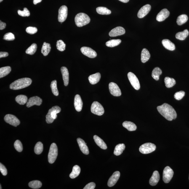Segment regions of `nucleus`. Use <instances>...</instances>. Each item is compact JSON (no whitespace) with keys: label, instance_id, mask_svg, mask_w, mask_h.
<instances>
[{"label":"nucleus","instance_id":"nucleus-1","mask_svg":"<svg viewBox=\"0 0 189 189\" xmlns=\"http://www.w3.org/2000/svg\"><path fill=\"white\" fill-rule=\"evenodd\" d=\"M159 113L168 121H172L177 117V114L174 109L171 105L165 103L157 107Z\"/></svg>","mask_w":189,"mask_h":189},{"label":"nucleus","instance_id":"nucleus-2","mask_svg":"<svg viewBox=\"0 0 189 189\" xmlns=\"http://www.w3.org/2000/svg\"><path fill=\"white\" fill-rule=\"evenodd\" d=\"M32 82L31 78H23L14 81L10 85L9 88L14 90H17L26 88L30 85Z\"/></svg>","mask_w":189,"mask_h":189},{"label":"nucleus","instance_id":"nucleus-3","mask_svg":"<svg viewBox=\"0 0 189 189\" xmlns=\"http://www.w3.org/2000/svg\"><path fill=\"white\" fill-rule=\"evenodd\" d=\"M90 21L89 16L84 13H80L76 16L75 22L77 26L81 27L88 24Z\"/></svg>","mask_w":189,"mask_h":189},{"label":"nucleus","instance_id":"nucleus-4","mask_svg":"<svg viewBox=\"0 0 189 189\" xmlns=\"http://www.w3.org/2000/svg\"><path fill=\"white\" fill-rule=\"evenodd\" d=\"M61 109L58 106L53 107L49 110L46 116V122L48 124L52 123L57 118V114L60 113Z\"/></svg>","mask_w":189,"mask_h":189},{"label":"nucleus","instance_id":"nucleus-5","mask_svg":"<svg viewBox=\"0 0 189 189\" xmlns=\"http://www.w3.org/2000/svg\"><path fill=\"white\" fill-rule=\"evenodd\" d=\"M58 155V149L57 145L53 143L51 145L48 155V161L50 164H53L56 161Z\"/></svg>","mask_w":189,"mask_h":189},{"label":"nucleus","instance_id":"nucleus-6","mask_svg":"<svg viewBox=\"0 0 189 189\" xmlns=\"http://www.w3.org/2000/svg\"><path fill=\"white\" fill-rule=\"evenodd\" d=\"M156 148V146L154 144L148 142L141 146L139 147V151L141 153L144 154H147L154 151Z\"/></svg>","mask_w":189,"mask_h":189},{"label":"nucleus","instance_id":"nucleus-7","mask_svg":"<svg viewBox=\"0 0 189 189\" xmlns=\"http://www.w3.org/2000/svg\"><path fill=\"white\" fill-rule=\"evenodd\" d=\"M91 111L94 114L101 116L105 113L103 106L99 102L97 101L93 102L91 107Z\"/></svg>","mask_w":189,"mask_h":189},{"label":"nucleus","instance_id":"nucleus-8","mask_svg":"<svg viewBox=\"0 0 189 189\" xmlns=\"http://www.w3.org/2000/svg\"><path fill=\"white\" fill-rule=\"evenodd\" d=\"M173 174V171L169 166H166L165 167L163 172V180L165 183H169L172 179Z\"/></svg>","mask_w":189,"mask_h":189},{"label":"nucleus","instance_id":"nucleus-9","mask_svg":"<svg viewBox=\"0 0 189 189\" xmlns=\"http://www.w3.org/2000/svg\"><path fill=\"white\" fill-rule=\"evenodd\" d=\"M128 76L130 82L134 88L136 90L140 89V83L136 76L133 73L130 72L128 73Z\"/></svg>","mask_w":189,"mask_h":189},{"label":"nucleus","instance_id":"nucleus-10","mask_svg":"<svg viewBox=\"0 0 189 189\" xmlns=\"http://www.w3.org/2000/svg\"><path fill=\"white\" fill-rule=\"evenodd\" d=\"M4 119L5 122L12 126L16 127L20 124V120L16 117L11 114H7L5 116Z\"/></svg>","mask_w":189,"mask_h":189},{"label":"nucleus","instance_id":"nucleus-11","mask_svg":"<svg viewBox=\"0 0 189 189\" xmlns=\"http://www.w3.org/2000/svg\"><path fill=\"white\" fill-rule=\"evenodd\" d=\"M68 15V8L66 6L63 5L60 8L59 10L58 20L61 22H65Z\"/></svg>","mask_w":189,"mask_h":189},{"label":"nucleus","instance_id":"nucleus-12","mask_svg":"<svg viewBox=\"0 0 189 189\" xmlns=\"http://www.w3.org/2000/svg\"><path fill=\"white\" fill-rule=\"evenodd\" d=\"M109 89L110 93L114 97H119L121 92L119 86L115 83L111 82L109 84Z\"/></svg>","mask_w":189,"mask_h":189},{"label":"nucleus","instance_id":"nucleus-13","mask_svg":"<svg viewBox=\"0 0 189 189\" xmlns=\"http://www.w3.org/2000/svg\"><path fill=\"white\" fill-rule=\"evenodd\" d=\"M81 51L84 55L89 58H94L97 57V53L90 48L83 47L81 48Z\"/></svg>","mask_w":189,"mask_h":189},{"label":"nucleus","instance_id":"nucleus-14","mask_svg":"<svg viewBox=\"0 0 189 189\" xmlns=\"http://www.w3.org/2000/svg\"><path fill=\"white\" fill-rule=\"evenodd\" d=\"M42 103V100L38 97H34L30 98L27 102L26 106L30 108L34 105L39 106Z\"/></svg>","mask_w":189,"mask_h":189},{"label":"nucleus","instance_id":"nucleus-15","mask_svg":"<svg viewBox=\"0 0 189 189\" xmlns=\"http://www.w3.org/2000/svg\"><path fill=\"white\" fill-rule=\"evenodd\" d=\"M126 33L125 30L121 26L117 27L112 30L109 33V35L111 37H115L121 36Z\"/></svg>","mask_w":189,"mask_h":189},{"label":"nucleus","instance_id":"nucleus-16","mask_svg":"<svg viewBox=\"0 0 189 189\" xmlns=\"http://www.w3.org/2000/svg\"><path fill=\"white\" fill-rule=\"evenodd\" d=\"M151 9V6L149 4H146L142 6L138 13V17L139 18H143L149 12Z\"/></svg>","mask_w":189,"mask_h":189},{"label":"nucleus","instance_id":"nucleus-17","mask_svg":"<svg viewBox=\"0 0 189 189\" xmlns=\"http://www.w3.org/2000/svg\"><path fill=\"white\" fill-rule=\"evenodd\" d=\"M120 176V173L119 171H116L109 179L108 185L109 187H113L115 185L119 179Z\"/></svg>","mask_w":189,"mask_h":189},{"label":"nucleus","instance_id":"nucleus-18","mask_svg":"<svg viewBox=\"0 0 189 189\" xmlns=\"http://www.w3.org/2000/svg\"><path fill=\"white\" fill-rule=\"evenodd\" d=\"M169 12L166 9H163L159 13L156 17V20L158 22H163L169 17Z\"/></svg>","mask_w":189,"mask_h":189},{"label":"nucleus","instance_id":"nucleus-19","mask_svg":"<svg viewBox=\"0 0 189 189\" xmlns=\"http://www.w3.org/2000/svg\"><path fill=\"white\" fill-rule=\"evenodd\" d=\"M78 145L82 153L85 155H88L89 153V150L86 142L84 140L80 138H78L77 139Z\"/></svg>","mask_w":189,"mask_h":189},{"label":"nucleus","instance_id":"nucleus-20","mask_svg":"<svg viewBox=\"0 0 189 189\" xmlns=\"http://www.w3.org/2000/svg\"><path fill=\"white\" fill-rule=\"evenodd\" d=\"M83 102L80 96L76 95L74 98V105L75 109L78 112L81 111L82 109Z\"/></svg>","mask_w":189,"mask_h":189},{"label":"nucleus","instance_id":"nucleus-21","mask_svg":"<svg viewBox=\"0 0 189 189\" xmlns=\"http://www.w3.org/2000/svg\"><path fill=\"white\" fill-rule=\"evenodd\" d=\"M61 73L63 77L64 85L65 86H68L69 81V74L68 69L65 67H62L61 69Z\"/></svg>","mask_w":189,"mask_h":189},{"label":"nucleus","instance_id":"nucleus-22","mask_svg":"<svg viewBox=\"0 0 189 189\" xmlns=\"http://www.w3.org/2000/svg\"><path fill=\"white\" fill-rule=\"evenodd\" d=\"M160 180V175L158 171H155L153 172V175L151 178L149 180V183L152 186H155L158 184Z\"/></svg>","mask_w":189,"mask_h":189},{"label":"nucleus","instance_id":"nucleus-23","mask_svg":"<svg viewBox=\"0 0 189 189\" xmlns=\"http://www.w3.org/2000/svg\"><path fill=\"white\" fill-rule=\"evenodd\" d=\"M162 43L164 47L166 49L173 51L175 50V45L169 39H164L162 41Z\"/></svg>","mask_w":189,"mask_h":189},{"label":"nucleus","instance_id":"nucleus-24","mask_svg":"<svg viewBox=\"0 0 189 189\" xmlns=\"http://www.w3.org/2000/svg\"><path fill=\"white\" fill-rule=\"evenodd\" d=\"M101 77L100 73H97L90 75L88 77V80L90 84H97L100 81Z\"/></svg>","mask_w":189,"mask_h":189},{"label":"nucleus","instance_id":"nucleus-25","mask_svg":"<svg viewBox=\"0 0 189 189\" xmlns=\"http://www.w3.org/2000/svg\"><path fill=\"white\" fill-rule=\"evenodd\" d=\"M94 139L97 144L103 150L107 149V147L106 144L101 138L97 135H95L94 136Z\"/></svg>","mask_w":189,"mask_h":189},{"label":"nucleus","instance_id":"nucleus-26","mask_svg":"<svg viewBox=\"0 0 189 189\" xmlns=\"http://www.w3.org/2000/svg\"><path fill=\"white\" fill-rule=\"evenodd\" d=\"M123 127L126 128L129 131H135L137 129V126L134 123L129 121H125L123 123Z\"/></svg>","mask_w":189,"mask_h":189},{"label":"nucleus","instance_id":"nucleus-27","mask_svg":"<svg viewBox=\"0 0 189 189\" xmlns=\"http://www.w3.org/2000/svg\"><path fill=\"white\" fill-rule=\"evenodd\" d=\"M125 145L124 144H120L117 145L115 147L114 151V154L116 156H118L122 154L123 151L125 149Z\"/></svg>","mask_w":189,"mask_h":189},{"label":"nucleus","instance_id":"nucleus-28","mask_svg":"<svg viewBox=\"0 0 189 189\" xmlns=\"http://www.w3.org/2000/svg\"><path fill=\"white\" fill-rule=\"evenodd\" d=\"M150 57V54L146 49H142L141 53V60L142 63H144L149 60Z\"/></svg>","mask_w":189,"mask_h":189},{"label":"nucleus","instance_id":"nucleus-29","mask_svg":"<svg viewBox=\"0 0 189 189\" xmlns=\"http://www.w3.org/2000/svg\"><path fill=\"white\" fill-rule=\"evenodd\" d=\"M81 172L80 167L79 166L76 165L74 166L73 170L70 174V177L71 179H74L79 176Z\"/></svg>","mask_w":189,"mask_h":189},{"label":"nucleus","instance_id":"nucleus-30","mask_svg":"<svg viewBox=\"0 0 189 189\" xmlns=\"http://www.w3.org/2000/svg\"><path fill=\"white\" fill-rule=\"evenodd\" d=\"M51 50V46L49 43L44 42L43 44L42 49H41V53L45 56H47L50 52Z\"/></svg>","mask_w":189,"mask_h":189},{"label":"nucleus","instance_id":"nucleus-31","mask_svg":"<svg viewBox=\"0 0 189 189\" xmlns=\"http://www.w3.org/2000/svg\"><path fill=\"white\" fill-rule=\"evenodd\" d=\"M189 34V32L187 30H184L183 32H179L176 34V37L177 39L183 41L186 38Z\"/></svg>","mask_w":189,"mask_h":189},{"label":"nucleus","instance_id":"nucleus-32","mask_svg":"<svg viewBox=\"0 0 189 189\" xmlns=\"http://www.w3.org/2000/svg\"><path fill=\"white\" fill-rule=\"evenodd\" d=\"M16 101L20 105H24L28 101V97L24 95H19L16 98Z\"/></svg>","mask_w":189,"mask_h":189},{"label":"nucleus","instance_id":"nucleus-33","mask_svg":"<svg viewBox=\"0 0 189 189\" xmlns=\"http://www.w3.org/2000/svg\"><path fill=\"white\" fill-rule=\"evenodd\" d=\"M162 72L159 67H156L154 69L152 73V76L155 80L158 81L159 79L160 75L162 74Z\"/></svg>","mask_w":189,"mask_h":189},{"label":"nucleus","instance_id":"nucleus-34","mask_svg":"<svg viewBox=\"0 0 189 189\" xmlns=\"http://www.w3.org/2000/svg\"><path fill=\"white\" fill-rule=\"evenodd\" d=\"M11 70L10 67L6 66L0 68V78H3L9 74Z\"/></svg>","mask_w":189,"mask_h":189},{"label":"nucleus","instance_id":"nucleus-35","mask_svg":"<svg viewBox=\"0 0 189 189\" xmlns=\"http://www.w3.org/2000/svg\"><path fill=\"white\" fill-rule=\"evenodd\" d=\"M164 82L166 87L170 88L173 87L176 84V81L174 78L166 77L164 79Z\"/></svg>","mask_w":189,"mask_h":189},{"label":"nucleus","instance_id":"nucleus-36","mask_svg":"<svg viewBox=\"0 0 189 189\" xmlns=\"http://www.w3.org/2000/svg\"><path fill=\"white\" fill-rule=\"evenodd\" d=\"M97 11L98 14L102 15H109L111 14V11L104 7H99L97 8Z\"/></svg>","mask_w":189,"mask_h":189},{"label":"nucleus","instance_id":"nucleus-37","mask_svg":"<svg viewBox=\"0 0 189 189\" xmlns=\"http://www.w3.org/2000/svg\"><path fill=\"white\" fill-rule=\"evenodd\" d=\"M121 43V40L113 39L107 41L106 43V45L107 47H113L118 45Z\"/></svg>","mask_w":189,"mask_h":189},{"label":"nucleus","instance_id":"nucleus-38","mask_svg":"<svg viewBox=\"0 0 189 189\" xmlns=\"http://www.w3.org/2000/svg\"><path fill=\"white\" fill-rule=\"evenodd\" d=\"M188 20V17L186 14H182L178 17L177 22L178 25H181L185 24Z\"/></svg>","mask_w":189,"mask_h":189},{"label":"nucleus","instance_id":"nucleus-39","mask_svg":"<svg viewBox=\"0 0 189 189\" xmlns=\"http://www.w3.org/2000/svg\"><path fill=\"white\" fill-rule=\"evenodd\" d=\"M28 186L32 188L39 189L42 186V183L39 181L34 180L30 182Z\"/></svg>","mask_w":189,"mask_h":189},{"label":"nucleus","instance_id":"nucleus-40","mask_svg":"<svg viewBox=\"0 0 189 189\" xmlns=\"http://www.w3.org/2000/svg\"><path fill=\"white\" fill-rule=\"evenodd\" d=\"M43 150V145L42 142H38L34 147V152L37 155L41 154Z\"/></svg>","mask_w":189,"mask_h":189},{"label":"nucleus","instance_id":"nucleus-41","mask_svg":"<svg viewBox=\"0 0 189 189\" xmlns=\"http://www.w3.org/2000/svg\"><path fill=\"white\" fill-rule=\"evenodd\" d=\"M37 48V46L36 44L34 43L26 49V53L27 54L32 55L36 53Z\"/></svg>","mask_w":189,"mask_h":189},{"label":"nucleus","instance_id":"nucleus-42","mask_svg":"<svg viewBox=\"0 0 189 189\" xmlns=\"http://www.w3.org/2000/svg\"><path fill=\"white\" fill-rule=\"evenodd\" d=\"M51 87L53 93L54 95L56 96H58L59 92L57 88V81L55 80L52 82L51 83Z\"/></svg>","mask_w":189,"mask_h":189},{"label":"nucleus","instance_id":"nucleus-43","mask_svg":"<svg viewBox=\"0 0 189 189\" xmlns=\"http://www.w3.org/2000/svg\"><path fill=\"white\" fill-rule=\"evenodd\" d=\"M57 47L59 51L63 52L65 50L66 45L62 40H59L57 41Z\"/></svg>","mask_w":189,"mask_h":189},{"label":"nucleus","instance_id":"nucleus-44","mask_svg":"<svg viewBox=\"0 0 189 189\" xmlns=\"http://www.w3.org/2000/svg\"><path fill=\"white\" fill-rule=\"evenodd\" d=\"M14 147L16 150L18 152H21L23 150V147L21 142L20 140H17L14 143Z\"/></svg>","mask_w":189,"mask_h":189},{"label":"nucleus","instance_id":"nucleus-45","mask_svg":"<svg viewBox=\"0 0 189 189\" xmlns=\"http://www.w3.org/2000/svg\"><path fill=\"white\" fill-rule=\"evenodd\" d=\"M18 13L19 15L22 17H28L30 14V11L26 7L24 9L23 11L18 10Z\"/></svg>","mask_w":189,"mask_h":189},{"label":"nucleus","instance_id":"nucleus-46","mask_svg":"<svg viewBox=\"0 0 189 189\" xmlns=\"http://www.w3.org/2000/svg\"><path fill=\"white\" fill-rule=\"evenodd\" d=\"M185 95V92L183 91H181L176 93L174 95V97L176 100H180L183 98Z\"/></svg>","mask_w":189,"mask_h":189},{"label":"nucleus","instance_id":"nucleus-47","mask_svg":"<svg viewBox=\"0 0 189 189\" xmlns=\"http://www.w3.org/2000/svg\"><path fill=\"white\" fill-rule=\"evenodd\" d=\"M15 38L13 34L9 32L6 34L4 36V39L7 41H12L15 39Z\"/></svg>","mask_w":189,"mask_h":189},{"label":"nucleus","instance_id":"nucleus-48","mask_svg":"<svg viewBox=\"0 0 189 189\" xmlns=\"http://www.w3.org/2000/svg\"><path fill=\"white\" fill-rule=\"evenodd\" d=\"M38 29L36 28L33 27H28L26 29L27 33L30 34H33L37 32Z\"/></svg>","mask_w":189,"mask_h":189},{"label":"nucleus","instance_id":"nucleus-49","mask_svg":"<svg viewBox=\"0 0 189 189\" xmlns=\"http://www.w3.org/2000/svg\"><path fill=\"white\" fill-rule=\"evenodd\" d=\"M0 171L3 175L6 176L7 174V170L4 165L0 163Z\"/></svg>","mask_w":189,"mask_h":189},{"label":"nucleus","instance_id":"nucleus-50","mask_svg":"<svg viewBox=\"0 0 189 189\" xmlns=\"http://www.w3.org/2000/svg\"><path fill=\"white\" fill-rule=\"evenodd\" d=\"M96 184L94 182H91L88 184L84 188V189H94L95 188Z\"/></svg>","mask_w":189,"mask_h":189},{"label":"nucleus","instance_id":"nucleus-51","mask_svg":"<svg viewBox=\"0 0 189 189\" xmlns=\"http://www.w3.org/2000/svg\"><path fill=\"white\" fill-rule=\"evenodd\" d=\"M9 55L8 53L6 52H0V58L6 57Z\"/></svg>","mask_w":189,"mask_h":189},{"label":"nucleus","instance_id":"nucleus-52","mask_svg":"<svg viewBox=\"0 0 189 189\" xmlns=\"http://www.w3.org/2000/svg\"><path fill=\"white\" fill-rule=\"evenodd\" d=\"M6 26V24L0 21V30H3L5 28Z\"/></svg>","mask_w":189,"mask_h":189},{"label":"nucleus","instance_id":"nucleus-53","mask_svg":"<svg viewBox=\"0 0 189 189\" xmlns=\"http://www.w3.org/2000/svg\"><path fill=\"white\" fill-rule=\"evenodd\" d=\"M42 0H33V4L34 5H36L38 3L41 2Z\"/></svg>","mask_w":189,"mask_h":189},{"label":"nucleus","instance_id":"nucleus-54","mask_svg":"<svg viewBox=\"0 0 189 189\" xmlns=\"http://www.w3.org/2000/svg\"><path fill=\"white\" fill-rule=\"evenodd\" d=\"M119 1L123 3H126L129 2V0H119Z\"/></svg>","mask_w":189,"mask_h":189},{"label":"nucleus","instance_id":"nucleus-55","mask_svg":"<svg viewBox=\"0 0 189 189\" xmlns=\"http://www.w3.org/2000/svg\"><path fill=\"white\" fill-rule=\"evenodd\" d=\"M3 1V0H0V2H1V1Z\"/></svg>","mask_w":189,"mask_h":189},{"label":"nucleus","instance_id":"nucleus-56","mask_svg":"<svg viewBox=\"0 0 189 189\" xmlns=\"http://www.w3.org/2000/svg\"><path fill=\"white\" fill-rule=\"evenodd\" d=\"M0 186H1V188H0V189H2V188H1V185H0Z\"/></svg>","mask_w":189,"mask_h":189},{"label":"nucleus","instance_id":"nucleus-57","mask_svg":"<svg viewBox=\"0 0 189 189\" xmlns=\"http://www.w3.org/2000/svg\"></svg>","mask_w":189,"mask_h":189}]
</instances>
